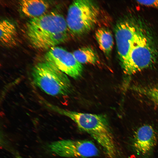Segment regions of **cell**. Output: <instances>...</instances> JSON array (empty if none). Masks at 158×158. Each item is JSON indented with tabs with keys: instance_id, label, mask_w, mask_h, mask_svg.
<instances>
[{
	"instance_id": "8fae6325",
	"label": "cell",
	"mask_w": 158,
	"mask_h": 158,
	"mask_svg": "<svg viewBox=\"0 0 158 158\" xmlns=\"http://www.w3.org/2000/svg\"><path fill=\"white\" fill-rule=\"evenodd\" d=\"M0 43L2 46L7 47L14 46L16 44L17 32L15 25L7 19L0 21Z\"/></svg>"
},
{
	"instance_id": "7a4b0ae2",
	"label": "cell",
	"mask_w": 158,
	"mask_h": 158,
	"mask_svg": "<svg viewBox=\"0 0 158 158\" xmlns=\"http://www.w3.org/2000/svg\"><path fill=\"white\" fill-rule=\"evenodd\" d=\"M154 33L145 23L132 42L126 61L122 66L126 74H133L155 63L158 48Z\"/></svg>"
},
{
	"instance_id": "3957f363",
	"label": "cell",
	"mask_w": 158,
	"mask_h": 158,
	"mask_svg": "<svg viewBox=\"0 0 158 158\" xmlns=\"http://www.w3.org/2000/svg\"><path fill=\"white\" fill-rule=\"evenodd\" d=\"M32 75L35 84L47 94L66 95L70 91L71 84L66 74L48 61L37 63Z\"/></svg>"
},
{
	"instance_id": "9c48e42d",
	"label": "cell",
	"mask_w": 158,
	"mask_h": 158,
	"mask_svg": "<svg viewBox=\"0 0 158 158\" xmlns=\"http://www.w3.org/2000/svg\"><path fill=\"white\" fill-rule=\"evenodd\" d=\"M157 141V134L154 128L150 125H145L139 127L135 132L132 145L138 154L145 156L154 147Z\"/></svg>"
},
{
	"instance_id": "5b68a950",
	"label": "cell",
	"mask_w": 158,
	"mask_h": 158,
	"mask_svg": "<svg viewBox=\"0 0 158 158\" xmlns=\"http://www.w3.org/2000/svg\"><path fill=\"white\" fill-rule=\"evenodd\" d=\"M68 30L66 20L56 12L31 18L26 25L27 36L32 46L43 39L54 35L68 33Z\"/></svg>"
},
{
	"instance_id": "277c9868",
	"label": "cell",
	"mask_w": 158,
	"mask_h": 158,
	"mask_svg": "<svg viewBox=\"0 0 158 158\" xmlns=\"http://www.w3.org/2000/svg\"><path fill=\"white\" fill-rule=\"evenodd\" d=\"M99 14V8L94 1H73L69 7L66 19L68 30L75 37L86 34L95 25Z\"/></svg>"
},
{
	"instance_id": "6da1fadb",
	"label": "cell",
	"mask_w": 158,
	"mask_h": 158,
	"mask_svg": "<svg viewBox=\"0 0 158 158\" xmlns=\"http://www.w3.org/2000/svg\"><path fill=\"white\" fill-rule=\"evenodd\" d=\"M58 112L70 118L80 130L90 135L100 146L108 158H118L116 143L105 115L78 112L60 108Z\"/></svg>"
},
{
	"instance_id": "7c38bea8",
	"label": "cell",
	"mask_w": 158,
	"mask_h": 158,
	"mask_svg": "<svg viewBox=\"0 0 158 158\" xmlns=\"http://www.w3.org/2000/svg\"><path fill=\"white\" fill-rule=\"evenodd\" d=\"M95 37L99 47L106 56L109 57L114 45V40L111 32L107 28H101L95 33Z\"/></svg>"
},
{
	"instance_id": "ba28073f",
	"label": "cell",
	"mask_w": 158,
	"mask_h": 158,
	"mask_svg": "<svg viewBox=\"0 0 158 158\" xmlns=\"http://www.w3.org/2000/svg\"><path fill=\"white\" fill-rule=\"evenodd\" d=\"M45 60L54 65L70 76L77 79L81 75L83 66L73 53L61 47H55L49 49L44 55Z\"/></svg>"
},
{
	"instance_id": "5bb4252c",
	"label": "cell",
	"mask_w": 158,
	"mask_h": 158,
	"mask_svg": "<svg viewBox=\"0 0 158 158\" xmlns=\"http://www.w3.org/2000/svg\"><path fill=\"white\" fill-rule=\"evenodd\" d=\"M139 92L147 96L158 105V86L141 87Z\"/></svg>"
},
{
	"instance_id": "8992f818",
	"label": "cell",
	"mask_w": 158,
	"mask_h": 158,
	"mask_svg": "<svg viewBox=\"0 0 158 158\" xmlns=\"http://www.w3.org/2000/svg\"><path fill=\"white\" fill-rule=\"evenodd\" d=\"M145 22L140 17L129 14L115 25L117 50L122 66L126 61L132 42Z\"/></svg>"
},
{
	"instance_id": "9a60e30c",
	"label": "cell",
	"mask_w": 158,
	"mask_h": 158,
	"mask_svg": "<svg viewBox=\"0 0 158 158\" xmlns=\"http://www.w3.org/2000/svg\"><path fill=\"white\" fill-rule=\"evenodd\" d=\"M136 1L141 5L158 9V0H137Z\"/></svg>"
},
{
	"instance_id": "30bf717a",
	"label": "cell",
	"mask_w": 158,
	"mask_h": 158,
	"mask_svg": "<svg viewBox=\"0 0 158 158\" xmlns=\"http://www.w3.org/2000/svg\"><path fill=\"white\" fill-rule=\"evenodd\" d=\"M20 5L23 13L30 18L45 14L49 6L47 1L38 0H23L20 2Z\"/></svg>"
},
{
	"instance_id": "52a82bcc",
	"label": "cell",
	"mask_w": 158,
	"mask_h": 158,
	"mask_svg": "<svg viewBox=\"0 0 158 158\" xmlns=\"http://www.w3.org/2000/svg\"><path fill=\"white\" fill-rule=\"evenodd\" d=\"M52 150L62 157L89 158L98 156L99 151L92 141L68 139L58 141L50 146Z\"/></svg>"
},
{
	"instance_id": "4fadbf2b",
	"label": "cell",
	"mask_w": 158,
	"mask_h": 158,
	"mask_svg": "<svg viewBox=\"0 0 158 158\" xmlns=\"http://www.w3.org/2000/svg\"><path fill=\"white\" fill-rule=\"evenodd\" d=\"M76 60L80 63L95 64L99 60L97 54L94 49L90 46L83 47L73 53Z\"/></svg>"
}]
</instances>
